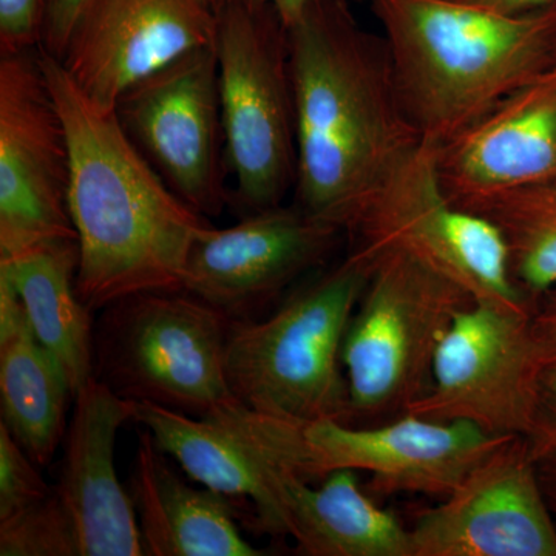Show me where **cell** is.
Segmentation results:
<instances>
[{"instance_id":"6da1fadb","label":"cell","mask_w":556,"mask_h":556,"mask_svg":"<svg viewBox=\"0 0 556 556\" xmlns=\"http://www.w3.org/2000/svg\"><path fill=\"white\" fill-rule=\"evenodd\" d=\"M295 204L353 233L401 161L424 141L399 97L383 36L350 0H309L288 27Z\"/></svg>"},{"instance_id":"7a4b0ae2","label":"cell","mask_w":556,"mask_h":556,"mask_svg":"<svg viewBox=\"0 0 556 556\" xmlns=\"http://www.w3.org/2000/svg\"><path fill=\"white\" fill-rule=\"evenodd\" d=\"M40 62L67 130V207L84 305L97 313L142 292L182 291L206 218L153 169L115 110L91 101L53 54L40 49Z\"/></svg>"},{"instance_id":"3957f363","label":"cell","mask_w":556,"mask_h":556,"mask_svg":"<svg viewBox=\"0 0 556 556\" xmlns=\"http://www.w3.org/2000/svg\"><path fill=\"white\" fill-rule=\"evenodd\" d=\"M408 119L439 146L556 62V5L508 14L459 0H369Z\"/></svg>"},{"instance_id":"277c9868","label":"cell","mask_w":556,"mask_h":556,"mask_svg":"<svg viewBox=\"0 0 556 556\" xmlns=\"http://www.w3.org/2000/svg\"><path fill=\"white\" fill-rule=\"evenodd\" d=\"M372 266L371 252L356 247L270 316L230 320L225 365L232 396L280 419L350 424L343 339Z\"/></svg>"},{"instance_id":"5b68a950","label":"cell","mask_w":556,"mask_h":556,"mask_svg":"<svg viewBox=\"0 0 556 556\" xmlns=\"http://www.w3.org/2000/svg\"><path fill=\"white\" fill-rule=\"evenodd\" d=\"M255 457L316 482L329 471L351 468L371 477L375 490L445 497L471 468L507 438L467 422H438L405 415L354 426L339 420L280 419L230 399L208 412Z\"/></svg>"},{"instance_id":"8992f818","label":"cell","mask_w":556,"mask_h":556,"mask_svg":"<svg viewBox=\"0 0 556 556\" xmlns=\"http://www.w3.org/2000/svg\"><path fill=\"white\" fill-rule=\"evenodd\" d=\"M369 252L375 266L342 346L354 426L386 422L408 412L427 390L453 318L475 302L408 252Z\"/></svg>"},{"instance_id":"52a82bcc","label":"cell","mask_w":556,"mask_h":556,"mask_svg":"<svg viewBox=\"0 0 556 556\" xmlns=\"http://www.w3.org/2000/svg\"><path fill=\"white\" fill-rule=\"evenodd\" d=\"M230 318L188 291L130 295L94 321V379L131 402L206 416L232 399Z\"/></svg>"},{"instance_id":"ba28073f","label":"cell","mask_w":556,"mask_h":556,"mask_svg":"<svg viewBox=\"0 0 556 556\" xmlns=\"http://www.w3.org/2000/svg\"><path fill=\"white\" fill-rule=\"evenodd\" d=\"M214 49L233 203L244 214L280 206L298 178L288 27L273 7H226Z\"/></svg>"},{"instance_id":"9c48e42d","label":"cell","mask_w":556,"mask_h":556,"mask_svg":"<svg viewBox=\"0 0 556 556\" xmlns=\"http://www.w3.org/2000/svg\"><path fill=\"white\" fill-rule=\"evenodd\" d=\"M357 247L401 249L447 277L475 302L533 311L518 287L503 233L456 206L439 178L437 146L422 141L391 172L365 211Z\"/></svg>"},{"instance_id":"30bf717a","label":"cell","mask_w":556,"mask_h":556,"mask_svg":"<svg viewBox=\"0 0 556 556\" xmlns=\"http://www.w3.org/2000/svg\"><path fill=\"white\" fill-rule=\"evenodd\" d=\"M533 311L473 302L439 343L430 380L409 415L467 422L495 438L530 437L544 367Z\"/></svg>"},{"instance_id":"8fae6325","label":"cell","mask_w":556,"mask_h":556,"mask_svg":"<svg viewBox=\"0 0 556 556\" xmlns=\"http://www.w3.org/2000/svg\"><path fill=\"white\" fill-rule=\"evenodd\" d=\"M70 148L39 49L0 54V258L76 239Z\"/></svg>"},{"instance_id":"7c38bea8","label":"cell","mask_w":556,"mask_h":556,"mask_svg":"<svg viewBox=\"0 0 556 556\" xmlns=\"http://www.w3.org/2000/svg\"><path fill=\"white\" fill-rule=\"evenodd\" d=\"M121 126L160 177L197 214L217 217L230 195L214 46L142 79L115 108Z\"/></svg>"},{"instance_id":"4fadbf2b","label":"cell","mask_w":556,"mask_h":556,"mask_svg":"<svg viewBox=\"0 0 556 556\" xmlns=\"http://www.w3.org/2000/svg\"><path fill=\"white\" fill-rule=\"evenodd\" d=\"M413 556H556L532 442L507 438L409 529Z\"/></svg>"},{"instance_id":"5bb4252c","label":"cell","mask_w":556,"mask_h":556,"mask_svg":"<svg viewBox=\"0 0 556 556\" xmlns=\"http://www.w3.org/2000/svg\"><path fill=\"white\" fill-rule=\"evenodd\" d=\"M215 35L207 0H84L60 61L91 101L115 110L127 90L214 46Z\"/></svg>"},{"instance_id":"9a60e30c","label":"cell","mask_w":556,"mask_h":556,"mask_svg":"<svg viewBox=\"0 0 556 556\" xmlns=\"http://www.w3.org/2000/svg\"><path fill=\"white\" fill-rule=\"evenodd\" d=\"M342 232L298 204L252 212L230 228L207 225L190 251L182 291L230 320L252 318L295 278L321 265Z\"/></svg>"},{"instance_id":"2e32d148","label":"cell","mask_w":556,"mask_h":556,"mask_svg":"<svg viewBox=\"0 0 556 556\" xmlns=\"http://www.w3.org/2000/svg\"><path fill=\"white\" fill-rule=\"evenodd\" d=\"M54 493L75 535L78 556H146L137 508L116 473L115 447L135 402L98 379L76 394Z\"/></svg>"},{"instance_id":"e0dca14e","label":"cell","mask_w":556,"mask_h":556,"mask_svg":"<svg viewBox=\"0 0 556 556\" xmlns=\"http://www.w3.org/2000/svg\"><path fill=\"white\" fill-rule=\"evenodd\" d=\"M452 201L556 182V62L437 146Z\"/></svg>"},{"instance_id":"ac0fdd59","label":"cell","mask_w":556,"mask_h":556,"mask_svg":"<svg viewBox=\"0 0 556 556\" xmlns=\"http://www.w3.org/2000/svg\"><path fill=\"white\" fill-rule=\"evenodd\" d=\"M260 463L276 500L277 533L294 538L300 554L413 556L409 529L362 490L358 471L340 468L311 482Z\"/></svg>"},{"instance_id":"d6986e66","label":"cell","mask_w":556,"mask_h":556,"mask_svg":"<svg viewBox=\"0 0 556 556\" xmlns=\"http://www.w3.org/2000/svg\"><path fill=\"white\" fill-rule=\"evenodd\" d=\"M146 556H260L241 535L230 497L189 485L149 430L139 431L130 475Z\"/></svg>"},{"instance_id":"ffe728a7","label":"cell","mask_w":556,"mask_h":556,"mask_svg":"<svg viewBox=\"0 0 556 556\" xmlns=\"http://www.w3.org/2000/svg\"><path fill=\"white\" fill-rule=\"evenodd\" d=\"M2 422L39 467L49 466L67 431L73 401L64 369L39 342L20 295L0 274Z\"/></svg>"},{"instance_id":"44dd1931","label":"cell","mask_w":556,"mask_h":556,"mask_svg":"<svg viewBox=\"0 0 556 556\" xmlns=\"http://www.w3.org/2000/svg\"><path fill=\"white\" fill-rule=\"evenodd\" d=\"M78 240L40 244L0 258V274L16 289L36 338L67 376L73 399L94 378L91 311L76 289Z\"/></svg>"},{"instance_id":"7402d4cb","label":"cell","mask_w":556,"mask_h":556,"mask_svg":"<svg viewBox=\"0 0 556 556\" xmlns=\"http://www.w3.org/2000/svg\"><path fill=\"white\" fill-rule=\"evenodd\" d=\"M135 422L150 431L156 447L177 460L189 478L228 497L254 503L258 521L277 533L276 500L257 457L225 428L150 402H135Z\"/></svg>"},{"instance_id":"603a6c76","label":"cell","mask_w":556,"mask_h":556,"mask_svg":"<svg viewBox=\"0 0 556 556\" xmlns=\"http://www.w3.org/2000/svg\"><path fill=\"white\" fill-rule=\"evenodd\" d=\"M453 203L500 229L515 280L533 306L556 287V182L482 193Z\"/></svg>"},{"instance_id":"cb8c5ba5","label":"cell","mask_w":556,"mask_h":556,"mask_svg":"<svg viewBox=\"0 0 556 556\" xmlns=\"http://www.w3.org/2000/svg\"><path fill=\"white\" fill-rule=\"evenodd\" d=\"M2 556H78L75 535L56 493L0 519Z\"/></svg>"},{"instance_id":"d4e9b609","label":"cell","mask_w":556,"mask_h":556,"mask_svg":"<svg viewBox=\"0 0 556 556\" xmlns=\"http://www.w3.org/2000/svg\"><path fill=\"white\" fill-rule=\"evenodd\" d=\"M38 467L5 424L0 422V519L46 500L53 492Z\"/></svg>"},{"instance_id":"484cf974","label":"cell","mask_w":556,"mask_h":556,"mask_svg":"<svg viewBox=\"0 0 556 556\" xmlns=\"http://www.w3.org/2000/svg\"><path fill=\"white\" fill-rule=\"evenodd\" d=\"M47 0H0V54L39 49Z\"/></svg>"},{"instance_id":"4316f807","label":"cell","mask_w":556,"mask_h":556,"mask_svg":"<svg viewBox=\"0 0 556 556\" xmlns=\"http://www.w3.org/2000/svg\"><path fill=\"white\" fill-rule=\"evenodd\" d=\"M529 439L535 453L556 448V362L544 364L541 369L535 422Z\"/></svg>"},{"instance_id":"83f0119b","label":"cell","mask_w":556,"mask_h":556,"mask_svg":"<svg viewBox=\"0 0 556 556\" xmlns=\"http://www.w3.org/2000/svg\"><path fill=\"white\" fill-rule=\"evenodd\" d=\"M84 0H47L40 49L60 60L67 42L70 28Z\"/></svg>"},{"instance_id":"f1b7e54d","label":"cell","mask_w":556,"mask_h":556,"mask_svg":"<svg viewBox=\"0 0 556 556\" xmlns=\"http://www.w3.org/2000/svg\"><path fill=\"white\" fill-rule=\"evenodd\" d=\"M532 331L544 364L556 362V287L536 300L532 313Z\"/></svg>"},{"instance_id":"f546056e","label":"cell","mask_w":556,"mask_h":556,"mask_svg":"<svg viewBox=\"0 0 556 556\" xmlns=\"http://www.w3.org/2000/svg\"><path fill=\"white\" fill-rule=\"evenodd\" d=\"M308 2L309 0H207L208 5L212 7V10H214L215 13L219 10L226 9V7L233 5L273 7V9H276L277 13L280 14L281 20H283L287 27L298 20L300 13H302Z\"/></svg>"},{"instance_id":"4dcf8cb0","label":"cell","mask_w":556,"mask_h":556,"mask_svg":"<svg viewBox=\"0 0 556 556\" xmlns=\"http://www.w3.org/2000/svg\"><path fill=\"white\" fill-rule=\"evenodd\" d=\"M535 455L541 485H543L544 495H546L548 507H551L556 521V448L543 450Z\"/></svg>"},{"instance_id":"1f68e13d","label":"cell","mask_w":556,"mask_h":556,"mask_svg":"<svg viewBox=\"0 0 556 556\" xmlns=\"http://www.w3.org/2000/svg\"><path fill=\"white\" fill-rule=\"evenodd\" d=\"M459 2L471 3V5L484 7V9L508 14L529 13V11L556 5V0H459Z\"/></svg>"},{"instance_id":"d6a6232c","label":"cell","mask_w":556,"mask_h":556,"mask_svg":"<svg viewBox=\"0 0 556 556\" xmlns=\"http://www.w3.org/2000/svg\"><path fill=\"white\" fill-rule=\"evenodd\" d=\"M356 2H369V0H356Z\"/></svg>"}]
</instances>
